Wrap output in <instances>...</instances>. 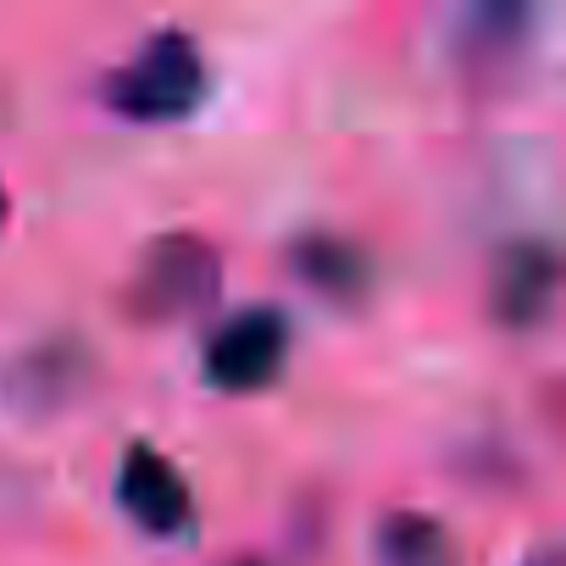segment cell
<instances>
[{
    "instance_id": "8992f818",
    "label": "cell",
    "mask_w": 566,
    "mask_h": 566,
    "mask_svg": "<svg viewBox=\"0 0 566 566\" xmlns=\"http://www.w3.org/2000/svg\"><path fill=\"white\" fill-rule=\"evenodd\" d=\"M549 283H555V266L544 250H516L500 272V312L505 323H533L544 306H549Z\"/></svg>"
},
{
    "instance_id": "5b68a950",
    "label": "cell",
    "mask_w": 566,
    "mask_h": 566,
    "mask_svg": "<svg viewBox=\"0 0 566 566\" xmlns=\"http://www.w3.org/2000/svg\"><path fill=\"white\" fill-rule=\"evenodd\" d=\"M378 560L384 566H455V544L433 516H389L378 527Z\"/></svg>"
},
{
    "instance_id": "7a4b0ae2",
    "label": "cell",
    "mask_w": 566,
    "mask_h": 566,
    "mask_svg": "<svg viewBox=\"0 0 566 566\" xmlns=\"http://www.w3.org/2000/svg\"><path fill=\"white\" fill-rule=\"evenodd\" d=\"M283 356H290V323L277 312H244L233 323H222L206 345V378L217 389H261L277 378Z\"/></svg>"
},
{
    "instance_id": "ba28073f",
    "label": "cell",
    "mask_w": 566,
    "mask_h": 566,
    "mask_svg": "<svg viewBox=\"0 0 566 566\" xmlns=\"http://www.w3.org/2000/svg\"><path fill=\"white\" fill-rule=\"evenodd\" d=\"M533 566H560V555H555V549H538V555H533Z\"/></svg>"
},
{
    "instance_id": "6da1fadb",
    "label": "cell",
    "mask_w": 566,
    "mask_h": 566,
    "mask_svg": "<svg viewBox=\"0 0 566 566\" xmlns=\"http://www.w3.org/2000/svg\"><path fill=\"white\" fill-rule=\"evenodd\" d=\"M206 95V73H200V56L184 34H156L128 73L112 78V101L117 112L128 117H145V123H167V117H184L195 112Z\"/></svg>"
},
{
    "instance_id": "3957f363",
    "label": "cell",
    "mask_w": 566,
    "mask_h": 566,
    "mask_svg": "<svg viewBox=\"0 0 566 566\" xmlns=\"http://www.w3.org/2000/svg\"><path fill=\"white\" fill-rule=\"evenodd\" d=\"M217 295V255L200 250L195 239H167L139 272V295L134 306L145 317H189Z\"/></svg>"
},
{
    "instance_id": "9c48e42d",
    "label": "cell",
    "mask_w": 566,
    "mask_h": 566,
    "mask_svg": "<svg viewBox=\"0 0 566 566\" xmlns=\"http://www.w3.org/2000/svg\"><path fill=\"white\" fill-rule=\"evenodd\" d=\"M0 217H7V195H0Z\"/></svg>"
},
{
    "instance_id": "277c9868",
    "label": "cell",
    "mask_w": 566,
    "mask_h": 566,
    "mask_svg": "<svg viewBox=\"0 0 566 566\" xmlns=\"http://www.w3.org/2000/svg\"><path fill=\"white\" fill-rule=\"evenodd\" d=\"M117 500H123V511H128L145 533H156V538H167V533H178V527L189 522V489H184L178 467L161 461V455L145 450V444L128 450L123 478H117Z\"/></svg>"
},
{
    "instance_id": "52a82bcc",
    "label": "cell",
    "mask_w": 566,
    "mask_h": 566,
    "mask_svg": "<svg viewBox=\"0 0 566 566\" xmlns=\"http://www.w3.org/2000/svg\"><path fill=\"white\" fill-rule=\"evenodd\" d=\"M301 266H306V277L328 283V290H345V283L361 277V261H356L345 244H306V250H301Z\"/></svg>"
}]
</instances>
